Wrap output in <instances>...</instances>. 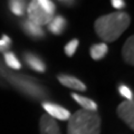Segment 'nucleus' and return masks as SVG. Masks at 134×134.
Wrapping results in <instances>:
<instances>
[{"mask_svg": "<svg viewBox=\"0 0 134 134\" xmlns=\"http://www.w3.org/2000/svg\"><path fill=\"white\" fill-rule=\"evenodd\" d=\"M68 134H99L100 117L96 112L79 110L68 119Z\"/></svg>", "mask_w": 134, "mask_h": 134, "instance_id": "nucleus-2", "label": "nucleus"}, {"mask_svg": "<svg viewBox=\"0 0 134 134\" xmlns=\"http://www.w3.org/2000/svg\"><path fill=\"white\" fill-rule=\"evenodd\" d=\"M44 110L47 112V115L53 117L54 120H60V121H68L70 117V112L66 110L65 107H63L58 104L52 103V102H44L43 103Z\"/></svg>", "mask_w": 134, "mask_h": 134, "instance_id": "nucleus-4", "label": "nucleus"}, {"mask_svg": "<svg viewBox=\"0 0 134 134\" xmlns=\"http://www.w3.org/2000/svg\"><path fill=\"white\" fill-rule=\"evenodd\" d=\"M27 15H28L29 21L38 25L40 27L44 26V25H47L54 17L50 14H48V12L39 5L38 0H34V1L29 2V5L27 7Z\"/></svg>", "mask_w": 134, "mask_h": 134, "instance_id": "nucleus-3", "label": "nucleus"}, {"mask_svg": "<svg viewBox=\"0 0 134 134\" xmlns=\"http://www.w3.org/2000/svg\"><path fill=\"white\" fill-rule=\"evenodd\" d=\"M38 1H39V5L43 7L48 14H50L52 16H55L56 6L53 1H50V0H38Z\"/></svg>", "mask_w": 134, "mask_h": 134, "instance_id": "nucleus-16", "label": "nucleus"}, {"mask_svg": "<svg viewBox=\"0 0 134 134\" xmlns=\"http://www.w3.org/2000/svg\"><path fill=\"white\" fill-rule=\"evenodd\" d=\"M3 58H5V62H6L8 67H10L12 69H20L21 68V63L19 62L17 56L12 52H10V50L3 53Z\"/></svg>", "mask_w": 134, "mask_h": 134, "instance_id": "nucleus-14", "label": "nucleus"}, {"mask_svg": "<svg viewBox=\"0 0 134 134\" xmlns=\"http://www.w3.org/2000/svg\"><path fill=\"white\" fill-rule=\"evenodd\" d=\"M119 93L123 96V97H125L127 100H130V102H133V93L130 87H127L126 85H124V84H122V85L119 86Z\"/></svg>", "mask_w": 134, "mask_h": 134, "instance_id": "nucleus-18", "label": "nucleus"}, {"mask_svg": "<svg viewBox=\"0 0 134 134\" xmlns=\"http://www.w3.org/2000/svg\"><path fill=\"white\" fill-rule=\"evenodd\" d=\"M48 30L54 35H60L67 27V20L63 16H54L53 19L47 24Z\"/></svg>", "mask_w": 134, "mask_h": 134, "instance_id": "nucleus-9", "label": "nucleus"}, {"mask_svg": "<svg viewBox=\"0 0 134 134\" xmlns=\"http://www.w3.org/2000/svg\"><path fill=\"white\" fill-rule=\"evenodd\" d=\"M58 81H59V83L62 85L68 87V88L81 91V92L86 91L85 84H84L82 81H79L78 78L72 76V75H59V76H58Z\"/></svg>", "mask_w": 134, "mask_h": 134, "instance_id": "nucleus-7", "label": "nucleus"}, {"mask_svg": "<svg viewBox=\"0 0 134 134\" xmlns=\"http://www.w3.org/2000/svg\"><path fill=\"white\" fill-rule=\"evenodd\" d=\"M131 18L126 12L117 11L104 15L96 20L95 31L102 40L115 41L130 26Z\"/></svg>", "mask_w": 134, "mask_h": 134, "instance_id": "nucleus-1", "label": "nucleus"}, {"mask_svg": "<svg viewBox=\"0 0 134 134\" xmlns=\"http://www.w3.org/2000/svg\"><path fill=\"white\" fill-rule=\"evenodd\" d=\"M122 55L124 60L130 65L134 64V45H133V36H131L126 40V43L123 46Z\"/></svg>", "mask_w": 134, "mask_h": 134, "instance_id": "nucleus-12", "label": "nucleus"}, {"mask_svg": "<svg viewBox=\"0 0 134 134\" xmlns=\"http://www.w3.org/2000/svg\"><path fill=\"white\" fill-rule=\"evenodd\" d=\"M90 52H91V57L94 60H99L105 57V55L108 52V47L105 43H98L92 46Z\"/></svg>", "mask_w": 134, "mask_h": 134, "instance_id": "nucleus-13", "label": "nucleus"}, {"mask_svg": "<svg viewBox=\"0 0 134 134\" xmlns=\"http://www.w3.org/2000/svg\"><path fill=\"white\" fill-rule=\"evenodd\" d=\"M117 115L131 129H134V104L130 100L121 103L117 107Z\"/></svg>", "mask_w": 134, "mask_h": 134, "instance_id": "nucleus-5", "label": "nucleus"}, {"mask_svg": "<svg viewBox=\"0 0 134 134\" xmlns=\"http://www.w3.org/2000/svg\"><path fill=\"white\" fill-rule=\"evenodd\" d=\"M9 8L16 16H23L25 14V2L20 0H12L9 2Z\"/></svg>", "mask_w": 134, "mask_h": 134, "instance_id": "nucleus-15", "label": "nucleus"}, {"mask_svg": "<svg viewBox=\"0 0 134 134\" xmlns=\"http://www.w3.org/2000/svg\"><path fill=\"white\" fill-rule=\"evenodd\" d=\"M111 3H112V6L117 10H121L125 7V2L123 1V0H112Z\"/></svg>", "mask_w": 134, "mask_h": 134, "instance_id": "nucleus-20", "label": "nucleus"}, {"mask_svg": "<svg viewBox=\"0 0 134 134\" xmlns=\"http://www.w3.org/2000/svg\"><path fill=\"white\" fill-rule=\"evenodd\" d=\"M23 28H24L25 32H26L28 36H30L31 38L39 39V38H43V37L45 36L44 29L40 26H38V25L29 21L28 19L25 20V21L23 23Z\"/></svg>", "mask_w": 134, "mask_h": 134, "instance_id": "nucleus-10", "label": "nucleus"}, {"mask_svg": "<svg viewBox=\"0 0 134 134\" xmlns=\"http://www.w3.org/2000/svg\"><path fill=\"white\" fill-rule=\"evenodd\" d=\"M11 46V39L9 36L7 35H2V37L0 38V52L6 53L8 52V49Z\"/></svg>", "mask_w": 134, "mask_h": 134, "instance_id": "nucleus-19", "label": "nucleus"}, {"mask_svg": "<svg viewBox=\"0 0 134 134\" xmlns=\"http://www.w3.org/2000/svg\"><path fill=\"white\" fill-rule=\"evenodd\" d=\"M39 129L40 134H60L57 122L47 114H44L40 117Z\"/></svg>", "mask_w": 134, "mask_h": 134, "instance_id": "nucleus-6", "label": "nucleus"}, {"mask_svg": "<svg viewBox=\"0 0 134 134\" xmlns=\"http://www.w3.org/2000/svg\"><path fill=\"white\" fill-rule=\"evenodd\" d=\"M25 62H26V64L30 67L31 69L36 70V72H38V73H44L46 70V65L43 62V59L32 53L25 54Z\"/></svg>", "mask_w": 134, "mask_h": 134, "instance_id": "nucleus-8", "label": "nucleus"}, {"mask_svg": "<svg viewBox=\"0 0 134 134\" xmlns=\"http://www.w3.org/2000/svg\"><path fill=\"white\" fill-rule=\"evenodd\" d=\"M72 97L76 100V103H78L79 105L83 107V110L90 111V112H96L97 111V104H96L94 100H92L91 98L85 97V96L76 94V93H73Z\"/></svg>", "mask_w": 134, "mask_h": 134, "instance_id": "nucleus-11", "label": "nucleus"}, {"mask_svg": "<svg viewBox=\"0 0 134 134\" xmlns=\"http://www.w3.org/2000/svg\"><path fill=\"white\" fill-rule=\"evenodd\" d=\"M77 47H78V39H72L69 41L68 44L65 46V54L67 56L72 57L77 50Z\"/></svg>", "mask_w": 134, "mask_h": 134, "instance_id": "nucleus-17", "label": "nucleus"}]
</instances>
